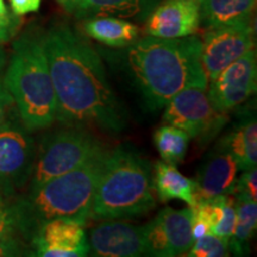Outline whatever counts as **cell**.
I'll return each mask as SVG.
<instances>
[{"label": "cell", "mask_w": 257, "mask_h": 257, "mask_svg": "<svg viewBox=\"0 0 257 257\" xmlns=\"http://www.w3.org/2000/svg\"><path fill=\"white\" fill-rule=\"evenodd\" d=\"M56 96V119L75 126H98L111 134L125 127L119 101L100 56L67 23L41 34Z\"/></svg>", "instance_id": "cell-1"}, {"label": "cell", "mask_w": 257, "mask_h": 257, "mask_svg": "<svg viewBox=\"0 0 257 257\" xmlns=\"http://www.w3.org/2000/svg\"><path fill=\"white\" fill-rule=\"evenodd\" d=\"M201 40L197 36L135 41L127 49V64L153 110L163 107L186 88L206 89L201 64Z\"/></svg>", "instance_id": "cell-2"}, {"label": "cell", "mask_w": 257, "mask_h": 257, "mask_svg": "<svg viewBox=\"0 0 257 257\" xmlns=\"http://www.w3.org/2000/svg\"><path fill=\"white\" fill-rule=\"evenodd\" d=\"M107 154L102 149L79 168L29 189L24 197L11 202L19 237L31 242L42 225L56 218L86 224Z\"/></svg>", "instance_id": "cell-3"}, {"label": "cell", "mask_w": 257, "mask_h": 257, "mask_svg": "<svg viewBox=\"0 0 257 257\" xmlns=\"http://www.w3.org/2000/svg\"><path fill=\"white\" fill-rule=\"evenodd\" d=\"M3 82L30 133L56 120V96L41 34L27 31L15 41Z\"/></svg>", "instance_id": "cell-4"}, {"label": "cell", "mask_w": 257, "mask_h": 257, "mask_svg": "<svg viewBox=\"0 0 257 257\" xmlns=\"http://www.w3.org/2000/svg\"><path fill=\"white\" fill-rule=\"evenodd\" d=\"M149 161L128 147L108 152L99 176L89 216L96 220L124 219L155 207Z\"/></svg>", "instance_id": "cell-5"}, {"label": "cell", "mask_w": 257, "mask_h": 257, "mask_svg": "<svg viewBox=\"0 0 257 257\" xmlns=\"http://www.w3.org/2000/svg\"><path fill=\"white\" fill-rule=\"evenodd\" d=\"M102 149L105 148L96 137L83 126L66 125L64 128L49 133L36 148L29 189L79 168Z\"/></svg>", "instance_id": "cell-6"}, {"label": "cell", "mask_w": 257, "mask_h": 257, "mask_svg": "<svg viewBox=\"0 0 257 257\" xmlns=\"http://www.w3.org/2000/svg\"><path fill=\"white\" fill-rule=\"evenodd\" d=\"M36 146L17 108L0 125V195L11 198L30 180Z\"/></svg>", "instance_id": "cell-7"}, {"label": "cell", "mask_w": 257, "mask_h": 257, "mask_svg": "<svg viewBox=\"0 0 257 257\" xmlns=\"http://www.w3.org/2000/svg\"><path fill=\"white\" fill-rule=\"evenodd\" d=\"M163 123L185 131L191 138L208 142L227 121V114L211 104L206 89L191 87L178 93L167 102Z\"/></svg>", "instance_id": "cell-8"}, {"label": "cell", "mask_w": 257, "mask_h": 257, "mask_svg": "<svg viewBox=\"0 0 257 257\" xmlns=\"http://www.w3.org/2000/svg\"><path fill=\"white\" fill-rule=\"evenodd\" d=\"M192 207L174 210L165 207L149 224L144 226L147 253L157 257L186 255L191 249Z\"/></svg>", "instance_id": "cell-9"}, {"label": "cell", "mask_w": 257, "mask_h": 257, "mask_svg": "<svg viewBox=\"0 0 257 257\" xmlns=\"http://www.w3.org/2000/svg\"><path fill=\"white\" fill-rule=\"evenodd\" d=\"M201 64L212 82L229 64L255 48L251 24L211 29L201 41Z\"/></svg>", "instance_id": "cell-10"}, {"label": "cell", "mask_w": 257, "mask_h": 257, "mask_svg": "<svg viewBox=\"0 0 257 257\" xmlns=\"http://www.w3.org/2000/svg\"><path fill=\"white\" fill-rule=\"evenodd\" d=\"M257 60L255 48L225 68L210 82L208 99L218 112L227 113L246 101L256 91Z\"/></svg>", "instance_id": "cell-11"}, {"label": "cell", "mask_w": 257, "mask_h": 257, "mask_svg": "<svg viewBox=\"0 0 257 257\" xmlns=\"http://www.w3.org/2000/svg\"><path fill=\"white\" fill-rule=\"evenodd\" d=\"M30 243L34 255L40 257H82L89 252L85 224L70 218L47 221Z\"/></svg>", "instance_id": "cell-12"}, {"label": "cell", "mask_w": 257, "mask_h": 257, "mask_svg": "<svg viewBox=\"0 0 257 257\" xmlns=\"http://www.w3.org/2000/svg\"><path fill=\"white\" fill-rule=\"evenodd\" d=\"M89 252L99 257H137L147 253L144 226L111 219L89 233Z\"/></svg>", "instance_id": "cell-13"}, {"label": "cell", "mask_w": 257, "mask_h": 257, "mask_svg": "<svg viewBox=\"0 0 257 257\" xmlns=\"http://www.w3.org/2000/svg\"><path fill=\"white\" fill-rule=\"evenodd\" d=\"M200 25L197 0H165L150 14L146 24L149 36L180 38L193 35Z\"/></svg>", "instance_id": "cell-14"}, {"label": "cell", "mask_w": 257, "mask_h": 257, "mask_svg": "<svg viewBox=\"0 0 257 257\" xmlns=\"http://www.w3.org/2000/svg\"><path fill=\"white\" fill-rule=\"evenodd\" d=\"M238 166L225 150L217 149L207 157L194 180L195 200L206 201L220 195H233Z\"/></svg>", "instance_id": "cell-15"}, {"label": "cell", "mask_w": 257, "mask_h": 257, "mask_svg": "<svg viewBox=\"0 0 257 257\" xmlns=\"http://www.w3.org/2000/svg\"><path fill=\"white\" fill-rule=\"evenodd\" d=\"M236 161L238 169L248 170L257 165V124L255 115L240 118L218 147Z\"/></svg>", "instance_id": "cell-16"}, {"label": "cell", "mask_w": 257, "mask_h": 257, "mask_svg": "<svg viewBox=\"0 0 257 257\" xmlns=\"http://www.w3.org/2000/svg\"><path fill=\"white\" fill-rule=\"evenodd\" d=\"M256 8V0H202L200 23L207 29L249 24Z\"/></svg>", "instance_id": "cell-17"}, {"label": "cell", "mask_w": 257, "mask_h": 257, "mask_svg": "<svg viewBox=\"0 0 257 257\" xmlns=\"http://www.w3.org/2000/svg\"><path fill=\"white\" fill-rule=\"evenodd\" d=\"M153 188L162 202L174 199L185 201L189 207L195 206L194 180L186 178L175 166L160 161L155 165V174L153 178Z\"/></svg>", "instance_id": "cell-18"}, {"label": "cell", "mask_w": 257, "mask_h": 257, "mask_svg": "<svg viewBox=\"0 0 257 257\" xmlns=\"http://www.w3.org/2000/svg\"><path fill=\"white\" fill-rule=\"evenodd\" d=\"M83 31L89 37L110 47H127L138 37V28L123 18L94 17L83 22Z\"/></svg>", "instance_id": "cell-19"}, {"label": "cell", "mask_w": 257, "mask_h": 257, "mask_svg": "<svg viewBox=\"0 0 257 257\" xmlns=\"http://www.w3.org/2000/svg\"><path fill=\"white\" fill-rule=\"evenodd\" d=\"M236 226L229 240L230 252L237 256L248 255L250 240L252 239L257 227V201L236 197Z\"/></svg>", "instance_id": "cell-20"}, {"label": "cell", "mask_w": 257, "mask_h": 257, "mask_svg": "<svg viewBox=\"0 0 257 257\" xmlns=\"http://www.w3.org/2000/svg\"><path fill=\"white\" fill-rule=\"evenodd\" d=\"M143 0H78L72 14L80 19L94 17L131 18L142 10Z\"/></svg>", "instance_id": "cell-21"}, {"label": "cell", "mask_w": 257, "mask_h": 257, "mask_svg": "<svg viewBox=\"0 0 257 257\" xmlns=\"http://www.w3.org/2000/svg\"><path fill=\"white\" fill-rule=\"evenodd\" d=\"M189 141L191 137L185 131L168 124L159 127L154 134V143L163 162L173 166L184 161Z\"/></svg>", "instance_id": "cell-22"}, {"label": "cell", "mask_w": 257, "mask_h": 257, "mask_svg": "<svg viewBox=\"0 0 257 257\" xmlns=\"http://www.w3.org/2000/svg\"><path fill=\"white\" fill-rule=\"evenodd\" d=\"M229 242L213 233H206L193 242L186 256L188 257H224L230 255Z\"/></svg>", "instance_id": "cell-23"}, {"label": "cell", "mask_w": 257, "mask_h": 257, "mask_svg": "<svg viewBox=\"0 0 257 257\" xmlns=\"http://www.w3.org/2000/svg\"><path fill=\"white\" fill-rule=\"evenodd\" d=\"M233 195L257 201V168L244 170L239 179H237Z\"/></svg>", "instance_id": "cell-24"}, {"label": "cell", "mask_w": 257, "mask_h": 257, "mask_svg": "<svg viewBox=\"0 0 257 257\" xmlns=\"http://www.w3.org/2000/svg\"><path fill=\"white\" fill-rule=\"evenodd\" d=\"M6 199L0 195V238L19 237L12 205Z\"/></svg>", "instance_id": "cell-25"}, {"label": "cell", "mask_w": 257, "mask_h": 257, "mask_svg": "<svg viewBox=\"0 0 257 257\" xmlns=\"http://www.w3.org/2000/svg\"><path fill=\"white\" fill-rule=\"evenodd\" d=\"M27 245L21 237H5L0 238V257L29 255Z\"/></svg>", "instance_id": "cell-26"}, {"label": "cell", "mask_w": 257, "mask_h": 257, "mask_svg": "<svg viewBox=\"0 0 257 257\" xmlns=\"http://www.w3.org/2000/svg\"><path fill=\"white\" fill-rule=\"evenodd\" d=\"M15 110L16 106L14 99L4 86L3 79L0 78V125L8 119Z\"/></svg>", "instance_id": "cell-27"}, {"label": "cell", "mask_w": 257, "mask_h": 257, "mask_svg": "<svg viewBox=\"0 0 257 257\" xmlns=\"http://www.w3.org/2000/svg\"><path fill=\"white\" fill-rule=\"evenodd\" d=\"M42 0H10L11 9L16 16H24L36 12L41 6Z\"/></svg>", "instance_id": "cell-28"}, {"label": "cell", "mask_w": 257, "mask_h": 257, "mask_svg": "<svg viewBox=\"0 0 257 257\" xmlns=\"http://www.w3.org/2000/svg\"><path fill=\"white\" fill-rule=\"evenodd\" d=\"M16 22L10 15L0 16V44L5 43L14 35Z\"/></svg>", "instance_id": "cell-29"}, {"label": "cell", "mask_w": 257, "mask_h": 257, "mask_svg": "<svg viewBox=\"0 0 257 257\" xmlns=\"http://www.w3.org/2000/svg\"><path fill=\"white\" fill-rule=\"evenodd\" d=\"M76 2H78V0H60L59 3L63 6L64 9L67 10V11L72 14V11H73L74 6H75V4H76Z\"/></svg>", "instance_id": "cell-30"}, {"label": "cell", "mask_w": 257, "mask_h": 257, "mask_svg": "<svg viewBox=\"0 0 257 257\" xmlns=\"http://www.w3.org/2000/svg\"><path fill=\"white\" fill-rule=\"evenodd\" d=\"M6 64V51L4 50V48L0 46V75H2L3 69H4Z\"/></svg>", "instance_id": "cell-31"}, {"label": "cell", "mask_w": 257, "mask_h": 257, "mask_svg": "<svg viewBox=\"0 0 257 257\" xmlns=\"http://www.w3.org/2000/svg\"><path fill=\"white\" fill-rule=\"evenodd\" d=\"M5 15H9L8 9H6L4 0H0V16H5Z\"/></svg>", "instance_id": "cell-32"}, {"label": "cell", "mask_w": 257, "mask_h": 257, "mask_svg": "<svg viewBox=\"0 0 257 257\" xmlns=\"http://www.w3.org/2000/svg\"><path fill=\"white\" fill-rule=\"evenodd\" d=\"M197 2H199V3H201V2H202V0H197Z\"/></svg>", "instance_id": "cell-33"}, {"label": "cell", "mask_w": 257, "mask_h": 257, "mask_svg": "<svg viewBox=\"0 0 257 257\" xmlns=\"http://www.w3.org/2000/svg\"><path fill=\"white\" fill-rule=\"evenodd\" d=\"M57 2H60V0H57Z\"/></svg>", "instance_id": "cell-34"}]
</instances>
